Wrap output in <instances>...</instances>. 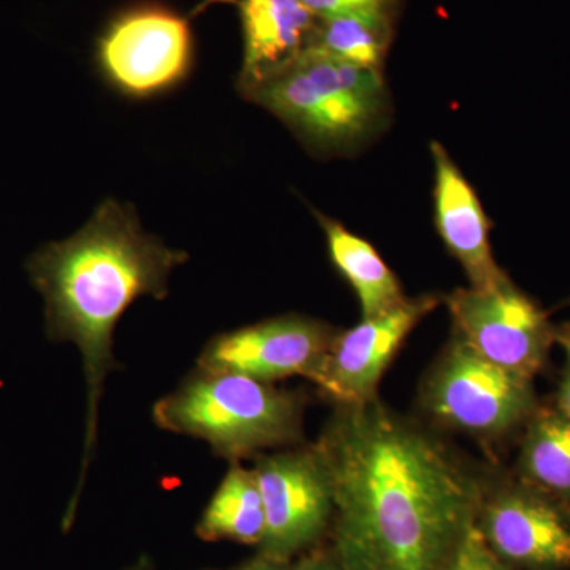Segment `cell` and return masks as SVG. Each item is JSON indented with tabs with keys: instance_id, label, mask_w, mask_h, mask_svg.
Returning <instances> with one entry per match:
<instances>
[{
	"instance_id": "obj_1",
	"label": "cell",
	"mask_w": 570,
	"mask_h": 570,
	"mask_svg": "<svg viewBox=\"0 0 570 570\" xmlns=\"http://www.w3.org/2000/svg\"><path fill=\"white\" fill-rule=\"evenodd\" d=\"M332 480L341 570H445L485 483L379 400L341 406L316 444Z\"/></svg>"
},
{
	"instance_id": "obj_2",
	"label": "cell",
	"mask_w": 570,
	"mask_h": 570,
	"mask_svg": "<svg viewBox=\"0 0 570 570\" xmlns=\"http://www.w3.org/2000/svg\"><path fill=\"white\" fill-rule=\"evenodd\" d=\"M187 258L184 250L146 234L129 206L107 200L80 232L41 247L29 261V275L43 296L48 332L52 340L73 343L85 367V450L67 520L73 517L96 449L105 381L118 366L112 355L116 324L140 296L164 299L171 273Z\"/></svg>"
},
{
	"instance_id": "obj_3",
	"label": "cell",
	"mask_w": 570,
	"mask_h": 570,
	"mask_svg": "<svg viewBox=\"0 0 570 570\" xmlns=\"http://www.w3.org/2000/svg\"><path fill=\"white\" fill-rule=\"evenodd\" d=\"M302 393L236 373L197 374L154 406L163 430L197 438L232 463L302 441Z\"/></svg>"
},
{
	"instance_id": "obj_4",
	"label": "cell",
	"mask_w": 570,
	"mask_h": 570,
	"mask_svg": "<svg viewBox=\"0 0 570 570\" xmlns=\"http://www.w3.org/2000/svg\"><path fill=\"white\" fill-rule=\"evenodd\" d=\"M253 102L287 124L318 151H346L376 132L389 112L382 70L309 48Z\"/></svg>"
},
{
	"instance_id": "obj_5",
	"label": "cell",
	"mask_w": 570,
	"mask_h": 570,
	"mask_svg": "<svg viewBox=\"0 0 570 570\" xmlns=\"http://www.w3.org/2000/svg\"><path fill=\"white\" fill-rule=\"evenodd\" d=\"M531 379L510 373L453 337L422 390L428 414L482 441L519 431L538 409Z\"/></svg>"
},
{
	"instance_id": "obj_6",
	"label": "cell",
	"mask_w": 570,
	"mask_h": 570,
	"mask_svg": "<svg viewBox=\"0 0 570 570\" xmlns=\"http://www.w3.org/2000/svg\"><path fill=\"white\" fill-rule=\"evenodd\" d=\"M444 299L455 336L480 356L531 381L546 367L554 326L509 276L491 287L456 288Z\"/></svg>"
},
{
	"instance_id": "obj_7",
	"label": "cell",
	"mask_w": 570,
	"mask_h": 570,
	"mask_svg": "<svg viewBox=\"0 0 570 570\" xmlns=\"http://www.w3.org/2000/svg\"><path fill=\"white\" fill-rule=\"evenodd\" d=\"M266 530L257 553L292 562L324 543L335 515L332 480L316 444L264 456L254 468Z\"/></svg>"
},
{
	"instance_id": "obj_8",
	"label": "cell",
	"mask_w": 570,
	"mask_h": 570,
	"mask_svg": "<svg viewBox=\"0 0 570 570\" xmlns=\"http://www.w3.org/2000/svg\"><path fill=\"white\" fill-rule=\"evenodd\" d=\"M97 59L118 91L135 99L157 96L179 85L193 67L190 22L156 3L134 7L108 26Z\"/></svg>"
},
{
	"instance_id": "obj_9",
	"label": "cell",
	"mask_w": 570,
	"mask_h": 570,
	"mask_svg": "<svg viewBox=\"0 0 570 570\" xmlns=\"http://www.w3.org/2000/svg\"><path fill=\"white\" fill-rule=\"evenodd\" d=\"M475 527L512 570H570V504L519 475L485 483Z\"/></svg>"
},
{
	"instance_id": "obj_10",
	"label": "cell",
	"mask_w": 570,
	"mask_h": 570,
	"mask_svg": "<svg viewBox=\"0 0 570 570\" xmlns=\"http://www.w3.org/2000/svg\"><path fill=\"white\" fill-rule=\"evenodd\" d=\"M336 333L316 318H269L214 337L198 358V370L243 374L268 384L291 376L313 381Z\"/></svg>"
},
{
	"instance_id": "obj_11",
	"label": "cell",
	"mask_w": 570,
	"mask_h": 570,
	"mask_svg": "<svg viewBox=\"0 0 570 570\" xmlns=\"http://www.w3.org/2000/svg\"><path fill=\"white\" fill-rule=\"evenodd\" d=\"M438 305L434 295L407 298L395 309L363 318L354 328L336 333L321 370L311 382L340 406L377 400L379 382L397 348Z\"/></svg>"
},
{
	"instance_id": "obj_12",
	"label": "cell",
	"mask_w": 570,
	"mask_h": 570,
	"mask_svg": "<svg viewBox=\"0 0 570 570\" xmlns=\"http://www.w3.org/2000/svg\"><path fill=\"white\" fill-rule=\"evenodd\" d=\"M236 6L243 31L238 88L253 99L313 48L318 18L303 0H238Z\"/></svg>"
},
{
	"instance_id": "obj_13",
	"label": "cell",
	"mask_w": 570,
	"mask_h": 570,
	"mask_svg": "<svg viewBox=\"0 0 570 570\" xmlns=\"http://www.w3.org/2000/svg\"><path fill=\"white\" fill-rule=\"evenodd\" d=\"M434 164V224L445 249L459 261L471 287L485 288L508 277L490 246L491 223L474 187L461 174L448 149L431 142Z\"/></svg>"
},
{
	"instance_id": "obj_14",
	"label": "cell",
	"mask_w": 570,
	"mask_h": 570,
	"mask_svg": "<svg viewBox=\"0 0 570 570\" xmlns=\"http://www.w3.org/2000/svg\"><path fill=\"white\" fill-rule=\"evenodd\" d=\"M316 219L324 230L333 265L354 288L363 318L381 316L406 302L395 273L371 243L322 213H316Z\"/></svg>"
},
{
	"instance_id": "obj_15",
	"label": "cell",
	"mask_w": 570,
	"mask_h": 570,
	"mask_svg": "<svg viewBox=\"0 0 570 570\" xmlns=\"http://www.w3.org/2000/svg\"><path fill=\"white\" fill-rule=\"evenodd\" d=\"M265 530V505L257 474L235 461L202 513L195 532L205 542L227 540L258 547Z\"/></svg>"
},
{
	"instance_id": "obj_16",
	"label": "cell",
	"mask_w": 570,
	"mask_h": 570,
	"mask_svg": "<svg viewBox=\"0 0 570 570\" xmlns=\"http://www.w3.org/2000/svg\"><path fill=\"white\" fill-rule=\"evenodd\" d=\"M523 430L517 475L570 504V419L538 406Z\"/></svg>"
},
{
	"instance_id": "obj_17",
	"label": "cell",
	"mask_w": 570,
	"mask_h": 570,
	"mask_svg": "<svg viewBox=\"0 0 570 570\" xmlns=\"http://www.w3.org/2000/svg\"><path fill=\"white\" fill-rule=\"evenodd\" d=\"M395 17L352 13L318 18L313 48L366 69L382 70L395 32Z\"/></svg>"
},
{
	"instance_id": "obj_18",
	"label": "cell",
	"mask_w": 570,
	"mask_h": 570,
	"mask_svg": "<svg viewBox=\"0 0 570 570\" xmlns=\"http://www.w3.org/2000/svg\"><path fill=\"white\" fill-rule=\"evenodd\" d=\"M445 570H512L489 549L479 528L474 523L468 528L466 534L453 554Z\"/></svg>"
},
{
	"instance_id": "obj_19",
	"label": "cell",
	"mask_w": 570,
	"mask_h": 570,
	"mask_svg": "<svg viewBox=\"0 0 570 570\" xmlns=\"http://www.w3.org/2000/svg\"><path fill=\"white\" fill-rule=\"evenodd\" d=\"M317 18L341 17L352 13H377L395 17L401 0H303Z\"/></svg>"
},
{
	"instance_id": "obj_20",
	"label": "cell",
	"mask_w": 570,
	"mask_h": 570,
	"mask_svg": "<svg viewBox=\"0 0 570 570\" xmlns=\"http://www.w3.org/2000/svg\"><path fill=\"white\" fill-rule=\"evenodd\" d=\"M554 344L564 352V370H562L554 406L570 419V324L554 326Z\"/></svg>"
},
{
	"instance_id": "obj_21",
	"label": "cell",
	"mask_w": 570,
	"mask_h": 570,
	"mask_svg": "<svg viewBox=\"0 0 570 570\" xmlns=\"http://www.w3.org/2000/svg\"><path fill=\"white\" fill-rule=\"evenodd\" d=\"M294 570H341L332 547L321 543L294 561Z\"/></svg>"
},
{
	"instance_id": "obj_22",
	"label": "cell",
	"mask_w": 570,
	"mask_h": 570,
	"mask_svg": "<svg viewBox=\"0 0 570 570\" xmlns=\"http://www.w3.org/2000/svg\"><path fill=\"white\" fill-rule=\"evenodd\" d=\"M219 570V569H214ZM223 570H294V561L283 562L276 560H269V558L262 557V554H255L253 560L243 562V564L235 566V568L223 569Z\"/></svg>"
},
{
	"instance_id": "obj_23",
	"label": "cell",
	"mask_w": 570,
	"mask_h": 570,
	"mask_svg": "<svg viewBox=\"0 0 570 570\" xmlns=\"http://www.w3.org/2000/svg\"><path fill=\"white\" fill-rule=\"evenodd\" d=\"M124 570H151V558L140 557L134 564H130L129 568Z\"/></svg>"
},
{
	"instance_id": "obj_24",
	"label": "cell",
	"mask_w": 570,
	"mask_h": 570,
	"mask_svg": "<svg viewBox=\"0 0 570 570\" xmlns=\"http://www.w3.org/2000/svg\"><path fill=\"white\" fill-rule=\"evenodd\" d=\"M238 0H204L200 6L197 7V10L194 11V14L202 13V11L208 9L209 6H214V3H234L236 6Z\"/></svg>"
},
{
	"instance_id": "obj_25",
	"label": "cell",
	"mask_w": 570,
	"mask_h": 570,
	"mask_svg": "<svg viewBox=\"0 0 570 570\" xmlns=\"http://www.w3.org/2000/svg\"><path fill=\"white\" fill-rule=\"evenodd\" d=\"M569 306H570V299H569Z\"/></svg>"
}]
</instances>
